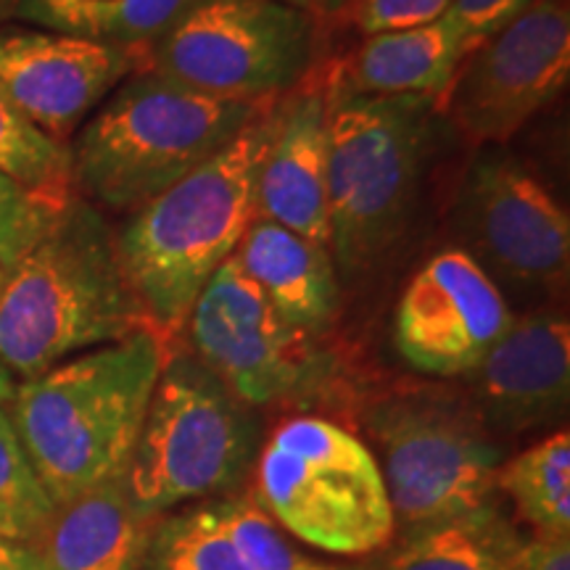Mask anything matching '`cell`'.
Instances as JSON below:
<instances>
[{"instance_id": "1", "label": "cell", "mask_w": 570, "mask_h": 570, "mask_svg": "<svg viewBox=\"0 0 570 570\" xmlns=\"http://www.w3.org/2000/svg\"><path fill=\"white\" fill-rule=\"evenodd\" d=\"M154 331L104 212L71 196L38 244L6 267L0 291V367L30 381L48 370Z\"/></svg>"}, {"instance_id": "2", "label": "cell", "mask_w": 570, "mask_h": 570, "mask_svg": "<svg viewBox=\"0 0 570 570\" xmlns=\"http://www.w3.org/2000/svg\"><path fill=\"white\" fill-rule=\"evenodd\" d=\"M167 352L140 331L13 386L6 412L53 504L127 473Z\"/></svg>"}, {"instance_id": "3", "label": "cell", "mask_w": 570, "mask_h": 570, "mask_svg": "<svg viewBox=\"0 0 570 570\" xmlns=\"http://www.w3.org/2000/svg\"><path fill=\"white\" fill-rule=\"evenodd\" d=\"M269 104L209 161L114 230L117 252L159 336L175 333L209 277L238 252L256 219V175L277 127Z\"/></svg>"}, {"instance_id": "4", "label": "cell", "mask_w": 570, "mask_h": 570, "mask_svg": "<svg viewBox=\"0 0 570 570\" xmlns=\"http://www.w3.org/2000/svg\"><path fill=\"white\" fill-rule=\"evenodd\" d=\"M267 106L135 71L69 140L75 194L98 209L138 212L223 151Z\"/></svg>"}, {"instance_id": "5", "label": "cell", "mask_w": 570, "mask_h": 570, "mask_svg": "<svg viewBox=\"0 0 570 570\" xmlns=\"http://www.w3.org/2000/svg\"><path fill=\"white\" fill-rule=\"evenodd\" d=\"M436 101L431 96L331 92L327 248L344 277L373 273L407 233Z\"/></svg>"}, {"instance_id": "6", "label": "cell", "mask_w": 570, "mask_h": 570, "mask_svg": "<svg viewBox=\"0 0 570 570\" xmlns=\"http://www.w3.org/2000/svg\"><path fill=\"white\" fill-rule=\"evenodd\" d=\"M259 454L254 407L198 362L169 348L135 441L125 481L151 518L230 491Z\"/></svg>"}, {"instance_id": "7", "label": "cell", "mask_w": 570, "mask_h": 570, "mask_svg": "<svg viewBox=\"0 0 570 570\" xmlns=\"http://www.w3.org/2000/svg\"><path fill=\"white\" fill-rule=\"evenodd\" d=\"M252 499L291 537L315 550L362 558L394 537L375 454L333 420H283L256 454Z\"/></svg>"}, {"instance_id": "8", "label": "cell", "mask_w": 570, "mask_h": 570, "mask_svg": "<svg viewBox=\"0 0 570 570\" xmlns=\"http://www.w3.org/2000/svg\"><path fill=\"white\" fill-rule=\"evenodd\" d=\"M394 523L404 533L468 515L491 502L502 446L465 394L410 389L365 412Z\"/></svg>"}, {"instance_id": "9", "label": "cell", "mask_w": 570, "mask_h": 570, "mask_svg": "<svg viewBox=\"0 0 570 570\" xmlns=\"http://www.w3.org/2000/svg\"><path fill=\"white\" fill-rule=\"evenodd\" d=\"M317 19L281 0H198L142 51V69L244 104H273L315 61Z\"/></svg>"}, {"instance_id": "10", "label": "cell", "mask_w": 570, "mask_h": 570, "mask_svg": "<svg viewBox=\"0 0 570 570\" xmlns=\"http://www.w3.org/2000/svg\"><path fill=\"white\" fill-rule=\"evenodd\" d=\"M454 225L470 259L508 294L550 298L566 291L570 217L537 175L512 156L483 151L460 185Z\"/></svg>"}, {"instance_id": "11", "label": "cell", "mask_w": 570, "mask_h": 570, "mask_svg": "<svg viewBox=\"0 0 570 570\" xmlns=\"http://www.w3.org/2000/svg\"><path fill=\"white\" fill-rule=\"evenodd\" d=\"M198 362L248 407L302 396L327 373L315 336L285 320L230 256L185 320Z\"/></svg>"}, {"instance_id": "12", "label": "cell", "mask_w": 570, "mask_h": 570, "mask_svg": "<svg viewBox=\"0 0 570 570\" xmlns=\"http://www.w3.org/2000/svg\"><path fill=\"white\" fill-rule=\"evenodd\" d=\"M570 11L566 0H533L481 42L449 85V119L473 142H504L566 90Z\"/></svg>"}, {"instance_id": "13", "label": "cell", "mask_w": 570, "mask_h": 570, "mask_svg": "<svg viewBox=\"0 0 570 570\" xmlns=\"http://www.w3.org/2000/svg\"><path fill=\"white\" fill-rule=\"evenodd\" d=\"M512 306L462 248L428 259L394 315L396 352L436 377H465L512 325Z\"/></svg>"}, {"instance_id": "14", "label": "cell", "mask_w": 570, "mask_h": 570, "mask_svg": "<svg viewBox=\"0 0 570 570\" xmlns=\"http://www.w3.org/2000/svg\"><path fill=\"white\" fill-rule=\"evenodd\" d=\"M142 67V51L135 48L51 30L0 27V90L61 146H69L85 119Z\"/></svg>"}, {"instance_id": "15", "label": "cell", "mask_w": 570, "mask_h": 570, "mask_svg": "<svg viewBox=\"0 0 570 570\" xmlns=\"http://www.w3.org/2000/svg\"><path fill=\"white\" fill-rule=\"evenodd\" d=\"M465 383L468 402L497 441L560 431L570 404L568 320L554 312L515 317Z\"/></svg>"}, {"instance_id": "16", "label": "cell", "mask_w": 570, "mask_h": 570, "mask_svg": "<svg viewBox=\"0 0 570 570\" xmlns=\"http://www.w3.org/2000/svg\"><path fill=\"white\" fill-rule=\"evenodd\" d=\"M327 117L331 92L302 90L281 104L254 194L256 217L323 246L331 244Z\"/></svg>"}, {"instance_id": "17", "label": "cell", "mask_w": 570, "mask_h": 570, "mask_svg": "<svg viewBox=\"0 0 570 570\" xmlns=\"http://www.w3.org/2000/svg\"><path fill=\"white\" fill-rule=\"evenodd\" d=\"M156 523L122 475L53 504L24 550L40 570H138Z\"/></svg>"}, {"instance_id": "18", "label": "cell", "mask_w": 570, "mask_h": 570, "mask_svg": "<svg viewBox=\"0 0 570 570\" xmlns=\"http://www.w3.org/2000/svg\"><path fill=\"white\" fill-rule=\"evenodd\" d=\"M235 256L267 302L298 331L317 336L336 320L341 283L327 246L256 217Z\"/></svg>"}, {"instance_id": "19", "label": "cell", "mask_w": 570, "mask_h": 570, "mask_svg": "<svg viewBox=\"0 0 570 570\" xmlns=\"http://www.w3.org/2000/svg\"><path fill=\"white\" fill-rule=\"evenodd\" d=\"M468 59L452 17L412 30L367 35L352 67V90L365 96L439 98Z\"/></svg>"}, {"instance_id": "20", "label": "cell", "mask_w": 570, "mask_h": 570, "mask_svg": "<svg viewBox=\"0 0 570 570\" xmlns=\"http://www.w3.org/2000/svg\"><path fill=\"white\" fill-rule=\"evenodd\" d=\"M520 533L494 502L404 533L386 570H510Z\"/></svg>"}, {"instance_id": "21", "label": "cell", "mask_w": 570, "mask_h": 570, "mask_svg": "<svg viewBox=\"0 0 570 570\" xmlns=\"http://www.w3.org/2000/svg\"><path fill=\"white\" fill-rule=\"evenodd\" d=\"M198 0H21L17 17L51 32L146 51Z\"/></svg>"}, {"instance_id": "22", "label": "cell", "mask_w": 570, "mask_h": 570, "mask_svg": "<svg viewBox=\"0 0 570 570\" xmlns=\"http://www.w3.org/2000/svg\"><path fill=\"white\" fill-rule=\"evenodd\" d=\"M497 489L515 504L533 533L570 537V436L566 428L502 462Z\"/></svg>"}, {"instance_id": "23", "label": "cell", "mask_w": 570, "mask_h": 570, "mask_svg": "<svg viewBox=\"0 0 570 570\" xmlns=\"http://www.w3.org/2000/svg\"><path fill=\"white\" fill-rule=\"evenodd\" d=\"M0 175L32 196L63 206L75 194L69 146L38 130L0 90Z\"/></svg>"}, {"instance_id": "24", "label": "cell", "mask_w": 570, "mask_h": 570, "mask_svg": "<svg viewBox=\"0 0 570 570\" xmlns=\"http://www.w3.org/2000/svg\"><path fill=\"white\" fill-rule=\"evenodd\" d=\"M138 570H254L219 525L214 508L159 518Z\"/></svg>"}, {"instance_id": "25", "label": "cell", "mask_w": 570, "mask_h": 570, "mask_svg": "<svg viewBox=\"0 0 570 570\" xmlns=\"http://www.w3.org/2000/svg\"><path fill=\"white\" fill-rule=\"evenodd\" d=\"M212 508L235 550L254 570H362L306 554L285 537V531L254 502L252 494L223 499Z\"/></svg>"}, {"instance_id": "26", "label": "cell", "mask_w": 570, "mask_h": 570, "mask_svg": "<svg viewBox=\"0 0 570 570\" xmlns=\"http://www.w3.org/2000/svg\"><path fill=\"white\" fill-rule=\"evenodd\" d=\"M51 510V497L21 449L9 412L0 407V541L24 547Z\"/></svg>"}, {"instance_id": "27", "label": "cell", "mask_w": 570, "mask_h": 570, "mask_svg": "<svg viewBox=\"0 0 570 570\" xmlns=\"http://www.w3.org/2000/svg\"><path fill=\"white\" fill-rule=\"evenodd\" d=\"M67 206V204H63ZM63 206L32 196L21 185L0 175V265L11 267L27 248L38 244Z\"/></svg>"}, {"instance_id": "28", "label": "cell", "mask_w": 570, "mask_h": 570, "mask_svg": "<svg viewBox=\"0 0 570 570\" xmlns=\"http://www.w3.org/2000/svg\"><path fill=\"white\" fill-rule=\"evenodd\" d=\"M452 0H356L354 19L362 35L412 30L446 17Z\"/></svg>"}, {"instance_id": "29", "label": "cell", "mask_w": 570, "mask_h": 570, "mask_svg": "<svg viewBox=\"0 0 570 570\" xmlns=\"http://www.w3.org/2000/svg\"><path fill=\"white\" fill-rule=\"evenodd\" d=\"M531 3L533 0H452L449 17L458 24L470 56L481 42L494 38L512 19H518Z\"/></svg>"}, {"instance_id": "30", "label": "cell", "mask_w": 570, "mask_h": 570, "mask_svg": "<svg viewBox=\"0 0 570 570\" xmlns=\"http://www.w3.org/2000/svg\"><path fill=\"white\" fill-rule=\"evenodd\" d=\"M510 570H570V537L533 533L531 539H520Z\"/></svg>"}, {"instance_id": "31", "label": "cell", "mask_w": 570, "mask_h": 570, "mask_svg": "<svg viewBox=\"0 0 570 570\" xmlns=\"http://www.w3.org/2000/svg\"><path fill=\"white\" fill-rule=\"evenodd\" d=\"M281 3L294 6L298 11H306L309 17H333L341 13L348 6V0H281Z\"/></svg>"}, {"instance_id": "32", "label": "cell", "mask_w": 570, "mask_h": 570, "mask_svg": "<svg viewBox=\"0 0 570 570\" xmlns=\"http://www.w3.org/2000/svg\"><path fill=\"white\" fill-rule=\"evenodd\" d=\"M30 552L13 541H0V570H30Z\"/></svg>"}, {"instance_id": "33", "label": "cell", "mask_w": 570, "mask_h": 570, "mask_svg": "<svg viewBox=\"0 0 570 570\" xmlns=\"http://www.w3.org/2000/svg\"><path fill=\"white\" fill-rule=\"evenodd\" d=\"M11 394H13V383H11V377L3 373V367H0V407H6V404H9Z\"/></svg>"}, {"instance_id": "34", "label": "cell", "mask_w": 570, "mask_h": 570, "mask_svg": "<svg viewBox=\"0 0 570 570\" xmlns=\"http://www.w3.org/2000/svg\"><path fill=\"white\" fill-rule=\"evenodd\" d=\"M19 6H21V0H0V24H3V21H9L11 17H17Z\"/></svg>"}, {"instance_id": "35", "label": "cell", "mask_w": 570, "mask_h": 570, "mask_svg": "<svg viewBox=\"0 0 570 570\" xmlns=\"http://www.w3.org/2000/svg\"><path fill=\"white\" fill-rule=\"evenodd\" d=\"M3 275H6V269H3V265H0V291H3Z\"/></svg>"}, {"instance_id": "36", "label": "cell", "mask_w": 570, "mask_h": 570, "mask_svg": "<svg viewBox=\"0 0 570 570\" xmlns=\"http://www.w3.org/2000/svg\"><path fill=\"white\" fill-rule=\"evenodd\" d=\"M32 560V558H30ZM30 570H40V568H35V566H30Z\"/></svg>"}, {"instance_id": "37", "label": "cell", "mask_w": 570, "mask_h": 570, "mask_svg": "<svg viewBox=\"0 0 570 570\" xmlns=\"http://www.w3.org/2000/svg\"><path fill=\"white\" fill-rule=\"evenodd\" d=\"M348 3H352V6H354V3H356V0H348Z\"/></svg>"}]
</instances>
